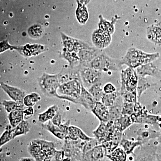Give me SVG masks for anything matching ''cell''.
<instances>
[{
	"instance_id": "cell-8",
	"label": "cell",
	"mask_w": 161,
	"mask_h": 161,
	"mask_svg": "<svg viewBox=\"0 0 161 161\" xmlns=\"http://www.w3.org/2000/svg\"><path fill=\"white\" fill-rule=\"evenodd\" d=\"M64 46V50L78 53L80 50L89 48L91 46L78 39L69 36L63 33H60Z\"/></svg>"
},
{
	"instance_id": "cell-26",
	"label": "cell",
	"mask_w": 161,
	"mask_h": 161,
	"mask_svg": "<svg viewBox=\"0 0 161 161\" xmlns=\"http://www.w3.org/2000/svg\"><path fill=\"white\" fill-rule=\"evenodd\" d=\"M143 145L140 141H132L122 138L119 146L121 147L126 153L127 155L134 154V151L136 147H141Z\"/></svg>"
},
{
	"instance_id": "cell-31",
	"label": "cell",
	"mask_w": 161,
	"mask_h": 161,
	"mask_svg": "<svg viewBox=\"0 0 161 161\" xmlns=\"http://www.w3.org/2000/svg\"><path fill=\"white\" fill-rule=\"evenodd\" d=\"M30 129V124L27 121L24 119L12 129L14 139L19 136L26 134L29 132Z\"/></svg>"
},
{
	"instance_id": "cell-20",
	"label": "cell",
	"mask_w": 161,
	"mask_h": 161,
	"mask_svg": "<svg viewBox=\"0 0 161 161\" xmlns=\"http://www.w3.org/2000/svg\"><path fill=\"white\" fill-rule=\"evenodd\" d=\"M159 131L152 129H140L137 132L136 140L140 141L143 144L148 142L150 140L157 138Z\"/></svg>"
},
{
	"instance_id": "cell-16",
	"label": "cell",
	"mask_w": 161,
	"mask_h": 161,
	"mask_svg": "<svg viewBox=\"0 0 161 161\" xmlns=\"http://www.w3.org/2000/svg\"><path fill=\"white\" fill-rule=\"evenodd\" d=\"M106 154L103 147L99 145L83 154L81 161H103Z\"/></svg>"
},
{
	"instance_id": "cell-6",
	"label": "cell",
	"mask_w": 161,
	"mask_h": 161,
	"mask_svg": "<svg viewBox=\"0 0 161 161\" xmlns=\"http://www.w3.org/2000/svg\"><path fill=\"white\" fill-rule=\"evenodd\" d=\"M121 86L119 94L125 92H137L138 76L135 70L131 68H127L121 72Z\"/></svg>"
},
{
	"instance_id": "cell-41",
	"label": "cell",
	"mask_w": 161,
	"mask_h": 161,
	"mask_svg": "<svg viewBox=\"0 0 161 161\" xmlns=\"http://www.w3.org/2000/svg\"><path fill=\"white\" fill-rule=\"evenodd\" d=\"M123 98V102H125L130 103H136L137 102V92H129L120 94Z\"/></svg>"
},
{
	"instance_id": "cell-45",
	"label": "cell",
	"mask_w": 161,
	"mask_h": 161,
	"mask_svg": "<svg viewBox=\"0 0 161 161\" xmlns=\"http://www.w3.org/2000/svg\"><path fill=\"white\" fill-rule=\"evenodd\" d=\"M65 154L63 149L61 150H55L53 158L55 161H62L64 158Z\"/></svg>"
},
{
	"instance_id": "cell-43",
	"label": "cell",
	"mask_w": 161,
	"mask_h": 161,
	"mask_svg": "<svg viewBox=\"0 0 161 161\" xmlns=\"http://www.w3.org/2000/svg\"><path fill=\"white\" fill-rule=\"evenodd\" d=\"M98 145H99L98 141L95 137H94L90 141L85 142L83 149H82L83 154H84L88 152L90 150H92V149L95 148L96 146H98Z\"/></svg>"
},
{
	"instance_id": "cell-39",
	"label": "cell",
	"mask_w": 161,
	"mask_h": 161,
	"mask_svg": "<svg viewBox=\"0 0 161 161\" xmlns=\"http://www.w3.org/2000/svg\"><path fill=\"white\" fill-rule=\"evenodd\" d=\"M3 104L5 108V109L7 112L10 113L12 111L19 108H23L24 105L20 104L14 101L4 100L3 102Z\"/></svg>"
},
{
	"instance_id": "cell-7",
	"label": "cell",
	"mask_w": 161,
	"mask_h": 161,
	"mask_svg": "<svg viewBox=\"0 0 161 161\" xmlns=\"http://www.w3.org/2000/svg\"><path fill=\"white\" fill-rule=\"evenodd\" d=\"M79 75L81 83L88 90L95 84L101 82L102 72L87 67L80 66Z\"/></svg>"
},
{
	"instance_id": "cell-15",
	"label": "cell",
	"mask_w": 161,
	"mask_h": 161,
	"mask_svg": "<svg viewBox=\"0 0 161 161\" xmlns=\"http://www.w3.org/2000/svg\"><path fill=\"white\" fill-rule=\"evenodd\" d=\"M96 103L93 96L82 84L81 93L76 100V103L79 104L84 107L86 109L92 111Z\"/></svg>"
},
{
	"instance_id": "cell-28",
	"label": "cell",
	"mask_w": 161,
	"mask_h": 161,
	"mask_svg": "<svg viewBox=\"0 0 161 161\" xmlns=\"http://www.w3.org/2000/svg\"><path fill=\"white\" fill-rule=\"evenodd\" d=\"M111 161H126L127 154L122 147H117L106 155Z\"/></svg>"
},
{
	"instance_id": "cell-42",
	"label": "cell",
	"mask_w": 161,
	"mask_h": 161,
	"mask_svg": "<svg viewBox=\"0 0 161 161\" xmlns=\"http://www.w3.org/2000/svg\"><path fill=\"white\" fill-rule=\"evenodd\" d=\"M134 106L135 103L123 102L122 108V115H132L134 112Z\"/></svg>"
},
{
	"instance_id": "cell-12",
	"label": "cell",
	"mask_w": 161,
	"mask_h": 161,
	"mask_svg": "<svg viewBox=\"0 0 161 161\" xmlns=\"http://www.w3.org/2000/svg\"><path fill=\"white\" fill-rule=\"evenodd\" d=\"M157 147L153 145L141 147L138 155L134 161H158L157 158Z\"/></svg>"
},
{
	"instance_id": "cell-21",
	"label": "cell",
	"mask_w": 161,
	"mask_h": 161,
	"mask_svg": "<svg viewBox=\"0 0 161 161\" xmlns=\"http://www.w3.org/2000/svg\"><path fill=\"white\" fill-rule=\"evenodd\" d=\"M123 100L120 94L114 104L109 107V121H115L121 115Z\"/></svg>"
},
{
	"instance_id": "cell-4",
	"label": "cell",
	"mask_w": 161,
	"mask_h": 161,
	"mask_svg": "<svg viewBox=\"0 0 161 161\" xmlns=\"http://www.w3.org/2000/svg\"><path fill=\"white\" fill-rule=\"evenodd\" d=\"M82 83L79 79H73L61 84L58 90V98L76 103L81 93Z\"/></svg>"
},
{
	"instance_id": "cell-30",
	"label": "cell",
	"mask_w": 161,
	"mask_h": 161,
	"mask_svg": "<svg viewBox=\"0 0 161 161\" xmlns=\"http://www.w3.org/2000/svg\"><path fill=\"white\" fill-rule=\"evenodd\" d=\"M93 134L98 141L99 145H101L106 139L107 135V128L106 123L100 122L99 125L96 130L93 132Z\"/></svg>"
},
{
	"instance_id": "cell-32",
	"label": "cell",
	"mask_w": 161,
	"mask_h": 161,
	"mask_svg": "<svg viewBox=\"0 0 161 161\" xmlns=\"http://www.w3.org/2000/svg\"><path fill=\"white\" fill-rule=\"evenodd\" d=\"M58 112V106L56 105L52 106L45 112L39 114L38 120L40 122L45 123L48 121L51 120Z\"/></svg>"
},
{
	"instance_id": "cell-34",
	"label": "cell",
	"mask_w": 161,
	"mask_h": 161,
	"mask_svg": "<svg viewBox=\"0 0 161 161\" xmlns=\"http://www.w3.org/2000/svg\"><path fill=\"white\" fill-rule=\"evenodd\" d=\"M88 91L92 95L96 102H101L104 93L102 87L101 82H98L92 86Z\"/></svg>"
},
{
	"instance_id": "cell-2",
	"label": "cell",
	"mask_w": 161,
	"mask_h": 161,
	"mask_svg": "<svg viewBox=\"0 0 161 161\" xmlns=\"http://www.w3.org/2000/svg\"><path fill=\"white\" fill-rule=\"evenodd\" d=\"M159 57V53H148L136 48H131L128 49L125 57L121 60L123 65L125 64L135 69L143 64L153 62Z\"/></svg>"
},
{
	"instance_id": "cell-53",
	"label": "cell",
	"mask_w": 161,
	"mask_h": 161,
	"mask_svg": "<svg viewBox=\"0 0 161 161\" xmlns=\"http://www.w3.org/2000/svg\"><path fill=\"white\" fill-rule=\"evenodd\" d=\"M0 161H5V160L3 158H0Z\"/></svg>"
},
{
	"instance_id": "cell-35",
	"label": "cell",
	"mask_w": 161,
	"mask_h": 161,
	"mask_svg": "<svg viewBox=\"0 0 161 161\" xmlns=\"http://www.w3.org/2000/svg\"><path fill=\"white\" fill-rule=\"evenodd\" d=\"M76 17L79 23L84 25L87 22L89 18L88 12L85 5L78 4V9L76 12Z\"/></svg>"
},
{
	"instance_id": "cell-33",
	"label": "cell",
	"mask_w": 161,
	"mask_h": 161,
	"mask_svg": "<svg viewBox=\"0 0 161 161\" xmlns=\"http://www.w3.org/2000/svg\"><path fill=\"white\" fill-rule=\"evenodd\" d=\"M154 85V84L149 82L146 78L138 77V82L136 87L137 98L140 99L141 96L145 91Z\"/></svg>"
},
{
	"instance_id": "cell-3",
	"label": "cell",
	"mask_w": 161,
	"mask_h": 161,
	"mask_svg": "<svg viewBox=\"0 0 161 161\" xmlns=\"http://www.w3.org/2000/svg\"><path fill=\"white\" fill-rule=\"evenodd\" d=\"M122 65L121 60L113 59L102 52L86 67L101 72H108L118 71Z\"/></svg>"
},
{
	"instance_id": "cell-25",
	"label": "cell",
	"mask_w": 161,
	"mask_h": 161,
	"mask_svg": "<svg viewBox=\"0 0 161 161\" xmlns=\"http://www.w3.org/2000/svg\"><path fill=\"white\" fill-rule=\"evenodd\" d=\"M114 124L117 131L123 132L134 124V122L131 115H121L117 120L114 121Z\"/></svg>"
},
{
	"instance_id": "cell-1",
	"label": "cell",
	"mask_w": 161,
	"mask_h": 161,
	"mask_svg": "<svg viewBox=\"0 0 161 161\" xmlns=\"http://www.w3.org/2000/svg\"><path fill=\"white\" fill-rule=\"evenodd\" d=\"M27 150L36 161H51L56 149L53 142L36 139L30 143Z\"/></svg>"
},
{
	"instance_id": "cell-46",
	"label": "cell",
	"mask_w": 161,
	"mask_h": 161,
	"mask_svg": "<svg viewBox=\"0 0 161 161\" xmlns=\"http://www.w3.org/2000/svg\"><path fill=\"white\" fill-rule=\"evenodd\" d=\"M61 120H62V117L59 112H57L56 115L54 116L53 118L52 119L51 122L52 123L56 125L59 126L61 124Z\"/></svg>"
},
{
	"instance_id": "cell-13",
	"label": "cell",
	"mask_w": 161,
	"mask_h": 161,
	"mask_svg": "<svg viewBox=\"0 0 161 161\" xmlns=\"http://www.w3.org/2000/svg\"><path fill=\"white\" fill-rule=\"evenodd\" d=\"M1 87L13 100L20 104L24 105L23 99L25 96L24 91L4 83H1Z\"/></svg>"
},
{
	"instance_id": "cell-5",
	"label": "cell",
	"mask_w": 161,
	"mask_h": 161,
	"mask_svg": "<svg viewBox=\"0 0 161 161\" xmlns=\"http://www.w3.org/2000/svg\"><path fill=\"white\" fill-rule=\"evenodd\" d=\"M38 81L41 91L45 95L58 97V90L61 84L60 75L44 73Z\"/></svg>"
},
{
	"instance_id": "cell-38",
	"label": "cell",
	"mask_w": 161,
	"mask_h": 161,
	"mask_svg": "<svg viewBox=\"0 0 161 161\" xmlns=\"http://www.w3.org/2000/svg\"><path fill=\"white\" fill-rule=\"evenodd\" d=\"M41 97L37 93H32L26 95L23 99V104L27 107H33L41 100Z\"/></svg>"
},
{
	"instance_id": "cell-17",
	"label": "cell",
	"mask_w": 161,
	"mask_h": 161,
	"mask_svg": "<svg viewBox=\"0 0 161 161\" xmlns=\"http://www.w3.org/2000/svg\"><path fill=\"white\" fill-rule=\"evenodd\" d=\"M138 77L146 78L147 76H156L158 75L159 70L157 67L152 62L143 64L136 68Z\"/></svg>"
},
{
	"instance_id": "cell-14",
	"label": "cell",
	"mask_w": 161,
	"mask_h": 161,
	"mask_svg": "<svg viewBox=\"0 0 161 161\" xmlns=\"http://www.w3.org/2000/svg\"><path fill=\"white\" fill-rule=\"evenodd\" d=\"M12 48L17 50L25 57L36 56L46 50L45 47L37 44H28L23 46L13 47Z\"/></svg>"
},
{
	"instance_id": "cell-9",
	"label": "cell",
	"mask_w": 161,
	"mask_h": 161,
	"mask_svg": "<svg viewBox=\"0 0 161 161\" xmlns=\"http://www.w3.org/2000/svg\"><path fill=\"white\" fill-rule=\"evenodd\" d=\"M70 125V120H68L65 123L61 124L58 126L52 123L49 120L46 123L43 124L42 127L51 132L56 137L60 140L65 139L68 136L69 128Z\"/></svg>"
},
{
	"instance_id": "cell-47",
	"label": "cell",
	"mask_w": 161,
	"mask_h": 161,
	"mask_svg": "<svg viewBox=\"0 0 161 161\" xmlns=\"http://www.w3.org/2000/svg\"><path fill=\"white\" fill-rule=\"evenodd\" d=\"M12 47L13 46L9 45L7 40L0 42V53L5 52Z\"/></svg>"
},
{
	"instance_id": "cell-23",
	"label": "cell",
	"mask_w": 161,
	"mask_h": 161,
	"mask_svg": "<svg viewBox=\"0 0 161 161\" xmlns=\"http://www.w3.org/2000/svg\"><path fill=\"white\" fill-rule=\"evenodd\" d=\"M67 137L71 140L77 141L80 140L84 142H87L94 138L87 135L78 127L73 126H70L69 128Z\"/></svg>"
},
{
	"instance_id": "cell-37",
	"label": "cell",
	"mask_w": 161,
	"mask_h": 161,
	"mask_svg": "<svg viewBox=\"0 0 161 161\" xmlns=\"http://www.w3.org/2000/svg\"><path fill=\"white\" fill-rule=\"evenodd\" d=\"M43 29L42 26L39 24H35L32 25L27 30V33L33 39H39L43 34Z\"/></svg>"
},
{
	"instance_id": "cell-24",
	"label": "cell",
	"mask_w": 161,
	"mask_h": 161,
	"mask_svg": "<svg viewBox=\"0 0 161 161\" xmlns=\"http://www.w3.org/2000/svg\"><path fill=\"white\" fill-rule=\"evenodd\" d=\"M98 18L99 19L98 23V29L111 35L113 34L115 31V24L118 20V18H113L112 21H110L105 19L102 15H100Z\"/></svg>"
},
{
	"instance_id": "cell-27",
	"label": "cell",
	"mask_w": 161,
	"mask_h": 161,
	"mask_svg": "<svg viewBox=\"0 0 161 161\" xmlns=\"http://www.w3.org/2000/svg\"><path fill=\"white\" fill-rule=\"evenodd\" d=\"M23 108H19L9 113L8 118L12 128H14L24 120V112Z\"/></svg>"
},
{
	"instance_id": "cell-50",
	"label": "cell",
	"mask_w": 161,
	"mask_h": 161,
	"mask_svg": "<svg viewBox=\"0 0 161 161\" xmlns=\"http://www.w3.org/2000/svg\"><path fill=\"white\" fill-rule=\"evenodd\" d=\"M62 161H79L75 159H74L73 158H71L69 157H66L65 158H64L63 160Z\"/></svg>"
},
{
	"instance_id": "cell-51",
	"label": "cell",
	"mask_w": 161,
	"mask_h": 161,
	"mask_svg": "<svg viewBox=\"0 0 161 161\" xmlns=\"http://www.w3.org/2000/svg\"><path fill=\"white\" fill-rule=\"evenodd\" d=\"M158 140V142L159 143L161 146V130H160L159 132V134L158 136L157 137Z\"/></svg>"
},
{
	"instance_id": "cell-22",
	"label": "cell",
	"mask_w": 161,
	"mask_h": 161,
	"mask_svg": "<svg viewBox=\"0 0 161 161\" xmlns=\"http://www.w3.org/2000/svg\"><path fill=\"white\" fill-rule=\"evenodd\" d=\"M147 39L156 44H161V25L155 24L147 27Z\"/></svg>"
},
{
	"instance_id": "cell-40",
	"label": "cell",
	"mask_w": 161,
	"mask_h": 161,
	"mask_svg": "<svg viewBox=\"0 0 161 161\" xmlns=\"http://www.w3.org/2000/svg\"><path fill=\"white\" fill-rule=\"evenodd\" d=\"M13 139L14 138L12 129H11V128L6 129L0 137V147L8 143Z\"/></svg>"
},
{
	"instance_id": "cell-48",
	"label": "cell",
	"mask_w": 161,
	"mask_h": 161,
	"mask_svg": "<svg viewBox=\"0 0 161 161\" xmlns=\"http://www.w3.org/2000/svg\"><path fill=\"white\" fill-rule=\"evenodd\" d=\"M24 118L30 119L34 114V109L32 107H28L27 109L23 111Z\"/></svg>"
},
{
	"instance_id": "cell-11",
	"label": "cell",
	"mask_w": 161,
	"mask_h": 161,
	"mask_svg": "<svg viewBox=\"0 0 161 161\" xmlns=\"http://www.w3.org/2000/svg\"><path fill=\"white\" fill-rule=\"evenodd\" d=\"M102 52V50L92 47L86 49L80 50L78 53L79 59V66L86 67Z\"/></svg>"
},
{
	"instance_id": "cell-36",
	"label": "cell",
	"mask_w": 161,
	"mask_h": 161,
	"mask_svg": "<svg viewBox=\"0 0 161 161\" xmlns=\"http://www.w3.org/2000/svg\"><path fill=\"white\" fill-rule=\"evenodd\" d=\"M119 95V92H115L111 94H104L101 102L108 108L112 106Z\"/></svg>"
},
{
	"instance_id": "cell-18",
	"label": "cell",
	"mask_w": 161,
	"mask_h": 161,
	"mask_svg": "<svg viewBox=\"0 0 161 161\" xmlns=\"http://www.w3.org/2000/svg\"><path fill=\"white\" fill-rule=\"evenodd\" d=\"M91 111L100 122L107 123L109 121L108 108L101 102H96L94 108Z\"/></svg>"
},
{
	"instance_id": "cell-10",
	"label": "cell",
	"mask_w": 161,
	"mask_h": 161,
	"mask_svg": "<svg viewBox=\"0 0 161 161\" xmlns=\"http://www.w3.org/2000/svg\"><path fill=\"white\" fill-rule=\"evenodd\" d=\"M92 41L95 48L102 50L108 47L112 41V35L101 30H95L92 35Z\"/></svg>"
},
{
	"instance_id": "cell-44",
	"label": "cell",
	"mask_w": 161,
	"mask_h": 161,
	"mask_svg": "<svg viewBox=\"0 0 161 161\" xmlns=\"http://www.w3.org/2000/svg\"><path fill=\"white\" fill-rule=\"evenodd\" d=\"M103 89L105 94H111L116 92V87L114 85L111 83L105 85Z\"/></svg>"
},
{
	"instance_id": "cell-49",
	"label": "cell",
	"mask_w": 161,
	"mask_h": 161,
	"mask_svg": "<svg viewBox=\"0 0 161 161\" xmlns=\"http://www.w3.org/2000/svg\"><path fill=\"white\" fill-rule=\"evenodd\" d=\"M19 161H36L34 158H23L20 159Z\"/></svg>"
},
{
	"instance_id": "cell-52",
	"label": "cell",
	"mask_w": 161,
	"mask_h": 161,
	"mask_svg": "<svg viewBox=\"0 0 161 161\" xmlns=\"http://www.w3.org/2000/svg\"><path fill=\"white\" fill-rule=\"evenodd\" d=\"M157 158L158 161H161V154H157Z\"/></svg>"
},
{
	"instance_id": "cell-19",
	"label": "cell",
	"mask_w": 161,
	"mask_h": 161,
	"mask_svg": "<svg viewBox=\"0 0 161 161\" xmlns=\"http://www.w3.org/2000/svg\"><path fill=\"white\" fill-rule=\"evenodd\" d=\"M122 136L123 132L116 130L110 140L103 142L101 144L105 150L106 154L119 147L122 139Z\"/></svg>"
},
{
	"instance_id": "cell-29",
	"label": "cell",
	"mask_w": 161,
	"mask_h": 161,
	"mask_svg": "<svg viewBox=\"0 0 161 161\" xmlns=\"http://www.w3.org/2000/svg\"><path fill=\"white\" fill-rule=\"evenodd\" d=\"M61 57L68 62L69 66L72 68L77 67L79 65V59L78 53L67 51L63 50Z\"/></svg>"
}]
</instances>
